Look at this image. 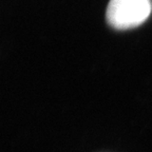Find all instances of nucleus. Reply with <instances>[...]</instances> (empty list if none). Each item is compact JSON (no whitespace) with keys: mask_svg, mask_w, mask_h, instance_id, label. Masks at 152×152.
Returning a JSON list of instances; mask_svg holds the SVG:
<instances>
[{"mask_svg":"<svg viewBox=\"0 0 152 152\" xmlns=\"http://www.w3.org/2000/svg\"><path fill=\"white\" fill-rule=\"evenodd\" d=\"M151 12V0H110L106 18L112 28L130 30L144 23Z\"/></svg>","mask_w":152,"mask_h":152,"instance_id":"1","label":"nucleus"}]
</instances>
